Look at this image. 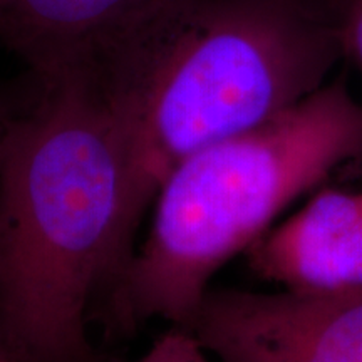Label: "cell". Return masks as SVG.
I'll return each instance as SVG.
<instances>
[{
	"label": "cell",
	"instance_id": "cell-1",
	"mask_svg": "<svg viewBox=\"0 0 362 362\" xmlns=\"http://www.w3.org/2000/svg\"><path fill=\"white\" fill-rule=\"evenodd\" d=\"M342 59L317 0H149L104 39L83 67L128 144L121 269L181 160L292 110Z\"/></svg>",
	"mask_w": 362,
	"mask_h": 362
},
{
	"label": "cell",
	"instance_id": "cell-2",
	"mask_svg": "<svg viewBox=\"0 0 362 362\" xmlns=\"http://www.w3.org/2000/svg\"><path fill=\"white\" fill-rule=\"evenodd\" d=\"M39 79L0 139V349L99 362L88 324L121 272L128 144L88 71Z\"/></svg>",
	"mask_w": 362,
	"mask_h": 362
},
{
	"label": "cell",
	"instance_id": "cell-3",
	"mask_svg": "<svg viewBox=\"0 0 362 362\" xmlns=\"http://www.w3.org/2000/svg\"><path fill=\"white\" fill-rule=\"evenodd\" d=\"M362 158V104L342 78L269 123L181 160L158 188L146 240L101 298L112 337L185 325L215 274L300 194Z\"/></svg>",
	"mask_w": 362,
	"mask_h": 362
},
{
	"label": "cell",
	"instance_id": "cell-4",
	"mask_svg": "<svg viewBox=\"0 0 362 362\" xmlns=\"http://www.w3.org/2000/svg\"><path fill=\"white\" fill-rule=\"evenodd\" d=\"M181 327L220 362H362V288L302 296L210 287Z\"/></svg>",
	"mask_w": 362,
	"mask_h": 362
},
{
	"label": "cell",
	"instance_id": "cell-5",
	"mask_svg": "<svg viewBox=\"0 0 362 362\" xmlns=\"http://www.w3.org/2000/svg\"><path fill=\"white\" fill-rule=\"evenodd\" d=\"M257 277L302 296L362 288V192L325 188L245 252Z\"/></svg>",
	"mask_w": 362,
	"mask_h": 362
},
{
	"label": "cell",
	"instance_id": "cell-6",
	"mask_svg": "<svg viewBox=\"0 0 362 362\" xmlns=\"http://www.w3.org/2000/svg\"><path fill=\"white\" fill-rule=\"evenodd\" d=\"M149 0H0V44L40 78L64 74Z\"/></svg>",
	"mask_w": 362,
	"mask_h": 362
},
{
	"label": "cell",
	"instance_id": "cell-7",
	"mask_svg": "<svg viewBox=\"0 0 362 362\" xmlns=\"http://www.w3.org/2000/svg\"><path fill=\"white\" fill-rule=\"evenodd\" d=\"M341 42L344 57L362 74V0H317Z\"/></svg>",
	"mask_w": 362,
	"mask_h": 362
},
{
	"label": "cell",
	"instance_id": "cell-8",
	"mask_svg": "<svg viewBox=\"0 0 362 362\" xmlns=\"http://www.w3.org/2000/svg\"><path fill=\"white\" fill-rule=\"evenodd\" d=\"M104 362V361H99ZM134 362H220L181 325H171Z\"/></svg>",
	"mask_w": 362,
	"mask_h": 362
},
{
	"label": "cell",
	"instance_id": "cell-9",
	"mask_svg": "<svg viewBox=\"0 0 362 362\" xmlns=\"http://www.w3.org/2000/svg\"><path fill=\"white\" fill-rule=\"evenodd\" d=\"M40 79L33 71L11 83L0 84V139L11 124V121L27 106V103L37 93Z\"/></svg>",
	"mask_w": 362,
	"mask_h": 362
},
{
	"label": "cell",
	"instance_id": "cell-10",
	"mask_svg": "<svg viewBox=\"0 0 362 362\" xmlns=\"http://www.w3.org/2000/svg\"><path fill=\"white\" fill-rule=\"evenodd\" d=\"M0 362H11V361L7 359V356L4 354V351H2V349H0Z\"/></svg>",
	"mask_w": 362,
	"mask_h": 362
}]
</instances>
